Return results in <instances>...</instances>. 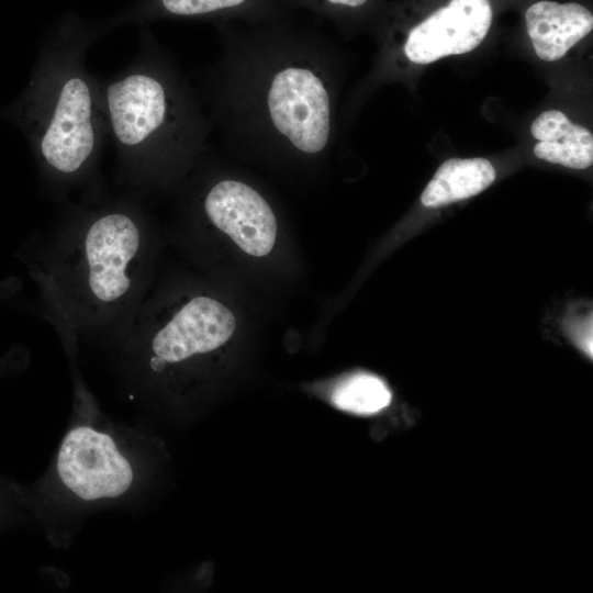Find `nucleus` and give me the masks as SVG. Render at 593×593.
<instances>
[{
	"mask_svg": "<svg viewBox=\"0 0 593 593\" xmlns=\"http://www.w3.org/2000/svg\"><path fill=\"white\" fill-rule=\"evenodd\" d=\"M116 183L137 195L182 177L212 128L198 91L148 29L120 72L99 79Z\"/></svg>",
	"mask_w": 593,
	"mask_h": 593,
	"instance_id": "20e7f679",
	"label": "nucleus"
},
{
	"mask_svg": "<svg viewBox=\"0 0 593 593\" xmlns=\"http://www.w3.org/2000/svg\"><path fill=\"white\" fill-rule=\"evenodd\" d=\"M77 395L81 410L63 438L48 483L75 504L120 499L138 480L136 457L123 435L96 416L89 394Z\"/></svg>",
	"mask_w": 593,
	"mask_h": 593,
	"instance_id": "39448f33",
	"label": "nucleus"
},
{
	"mask_svg": "<svg viewBox=\"0 0 593 593\" xmlns=\"http://www.w3.org/2000/svg\"><path fill=\"white\" fill-rule=\"evenodd\" d=\"M104 34L99 22L66 14L49 32L21 96L1 112L24 133L42 187L56 201L104 188L99 166L108 127L99 79L88 72L89 47Z\"/></svg>",
	"mask_w": 593,
	"mask_h": 593,
	"instance_id": "7ed1b4c3",
	"label": "nucleus"
},
{
	"mask_svg": "<svg viewBox=\"0 0 593 593\" xmlns=\"http://www.w3.org/2000/svg\"><path fill=\"white\" fill-rule=\"evenodd\" d=\"M288 10L303 9L321 18L342 23L361 11L371 0H280Z\"/></svg>",
	"mask_w": 593,
	"mask_h": 593,
	"instance_id": "ddd939ff",
	"label": "nucleus"
},
{
	"mask_svg": "<svg viewBox=\"0 0 593 593\" xmlns=\"http://www.w3.org/2000/svg\"><path fill=\"white\" fill-rule=\"evenodd\" d=\"M23 256L54 322L69 339L118 347L146 299L152 264L138 195L104 189L67 204L53 232Z\"/></svg>",
	"mask_w": 593,
	"mask_h": 593,
	"instance_id": "f03ea898",
	"label": "nucleus"
},
{
	"mask_svg": "<svg viewBox=\"0 0 593 593\" xmlns=\"http://www.w3.org/2000/svg\"><path fill=\"white\" fill-rule=\"evenodd\" d=\"M526 27L537 56L555 61L585 37L593 29V15L574 2L539 1L526 13Z\"/></svg>",
	"mask_w": 593,
	"mask_h": 593,
	"instance_id": "1a4fd4ad",
	"label": "nucleus"
},
{
	"mask_svg": "<svg viewBox=\"0 0 593 593\" xmlns=\"http://www.w3.org/2000/svg\"><path fill=\"white\" fill-rule=\"evenodd\" d=\"M164 19H189L213 23H279L290 21L280 0H138L127 9L99 21L104 32L126 24L145 25Z\"/></svg>",
	"mask_w": 593,
	"mask_h": 593,
	"instance_id": "6e6552de",
	"label": "nucleus"
},
{
	"mask_svg": "<svg viewBox=\"0 0 593 593\" xmlns=\"http://www.w3.org/2000/svg\"><path fill=\"white\" fill-rule=\"evenodd\" d=\"M495 179V169L484 158H450L435 172L421 195L426 208H437L471 198Z\"/></svg>",
	"mask_w": 593,
	"mask_h": 593,
	"instance_id": "9b49d317",
	"label": "nucleus"
},
{
	"mask_svg": "<svg viewBox=\"0 0 593 593\" xmlns=\"http://www.w3.org/2000/svg\"><path fill=\"white\" fill-rule=\"evenodd\" d=\"M198 202L206 221L242 250L256 257L271 251L277 217L268 200L251 184L231 177L208 181Z\"/></svg>",
	"mask_w": 593,
	"mask_h": 593,
	"instance_id": "423d86ee",
	"label": "nucleus"
},
{
	"mask_svg": "<svg viewBox=\"0 0 593 593\" xmlns=\"http://www.w3.org/2000/svg\"><path fill=\"white\" fill-rule=\"evenodd\" d=\"M392 395L387 384L369 373H355L339 381L332 392L333 404L360 415L378 413L389 406Z\"/></svg>",
	"mask_w": 593,
	"mask_h": 593,
	"instance_id": "f8f14e48",
	"label": "nucleus"
},
{
	"mask_svg": "<svg viewBox=\"0 0 593 593\" xmlns=\"http://www.w3.org/2000/svg\"><path fill=\"white\" fill-rule=\"evenodd\" d=\"M530 133L539 141L534 146L539 159L572 169H585L593 163L592 133L561 111L542 112L532 123Z\"/></svg>",
	"mask_w": 593,
	"mask_h": 593,
	"instance_id": "9d476101",
	"label": "nucleus"
},
{
	"mask_svg": "<svg viewBox=\"0 0 593 593\" xmlns=\"http://www.w3.org/2000/svg\"><path fill=\"white\" fill-rule=\"evenodd\" d=\"M221 49L197 90L212 127L234 146L315 160L335 137L338 65L320 32L279 23H214Z\"/></svg>",
	"mask_w": 593,
	"mask_h": 593,
	"instance_id": "f257e3e1",
	"label": "nucleus"
},
{
	"mask_svg": "<svg viewBox=\"0 0 593 593\" xmlns=\"http://www.w3.org/2000/svg\"><path fill=\"white\" fill-rule=\"evenodd\" d=\"M491 23L489 0H450L409 32L403 52L410 61L423 65L466 54L481 44Z\"/></svg>",
	"mask_w": 593,
	"mask_h": 593,
	"instance_id": "0eeeda50",
	"label": "nucleus"
}]
</instances>
